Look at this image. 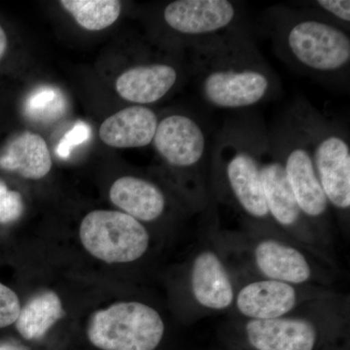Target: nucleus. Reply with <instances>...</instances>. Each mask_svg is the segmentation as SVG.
Wrapping results in <instances>:
<instances>
[{"label": "nucleus", "instance_id": "1", "mask_svg": "<svg viewBox=\"0 0 350 350\" xmlns=\"http://www.w3.org/2000/svg\"><path fill=\"white\" fill-rule=\"evenodd\" d=\"M188 52V75L208 107L243 112L280 94V79L258 49L251 27L219 34Z\"/></svg>", "mask_w": 350, "mask_h": 350}, {"label": "nucleus", "instance_id": "2", "mask_svg": "<svg viewBox=\"0 0 350 350\" xmlns=\"http://www.w3.org/2000/svg\"><path fill=\"white\" fill-rule=\"evenodd\" d=\"M269 128L258 112L226 120L213 142L211 185L214 202L238 211L250 229L282 234L269 217L262 187V153Z\"/></svg>", "mask_w": 350, "mask_h": 350}, {"label": "nucleus", "instance_id": "3", "mask_svg": "<svg viewBox=\"0 0 350 350\" xmlns=\"http://www.w3.org/2000/svg\"><path fill=\"white\" fill-rule=\"evenodd\" d=\"M262 27L276 56L290 68L331 86L349 84V31L290 4L269 7Z\"/></svg>", "mask_w": 350, "mask_h": 350}, {"label": "nucleus", "instance_id": "4", "mask_svg": "<svg viewBox=\"0 0 350 350\" xmlns=\"http://www.w3.org/2000/svg\"><path fill=\"white\" fill-rule=\"evenodd\" d=\"M157 153L176 172L189 206L204 213L213 204L211 185L213 142L202 120L191 113H170L159 120L153 139Z\"/></svg>", "mask_w": 350, "mask_h": 350}, {"label": "nucleus", "instance_id": "5", "mask_svg": "<svg viewBox=\"0 0 350 350\" xmlns=\"http://www.w3.org/2000/svg\"><path fill=\"white\" fill-rule=\"evenodd\" d=\"M269 140L301 213L327 247L333 213L317 177L310 140L290 108L269 129Z\"/></svg>", "mask_w": 350, "mask_h": 350}, {"label": "nucleus", "instance_id": "6", "mask_svg": "<svg viewBox=\"0 0 350 350\" xmlns=\"http://www.w3.org/2000/svg\"><path fill=\"white\" fill-rule=\"evenodd\" d=\"M312 146L313 163L332 213L347 226L350 215V142L344 124L313 107L306 98L289 107Z\"/></svg>", "mask_w": 350, "mask_h": 350}, {"label": "nucleus", "instance_id": "7", "mask_svg": "<svg viewBox=\"0 0 350 350\" xmlns=\"http://www.w3.org/2000/svg\"><path fill=\"white\" fill-rule=\"evenodd\" d=\"M243 237L247 239L243 243V256L257 278L300 286L319 287L328 282L323 269L315 262V257L323 259L282 234L248 229Z\"/></svg>", "mask_w": 350, "mask_h": 350}, {"label": "nucleus", "instance_id": "8", "mask_svg": "<svg viewBox=\"0 0 350 350\" xmlns=\"http://www.w3.org/2000/svg\"><path fill=\"white\" fill-rule=\"evenodd\" d=\"M165 331L155 308L139 301H120L94 312L87 334L101 350H155Z\"/></svg>", "mask_w": 350, "mask_h": 350}, {"label": "nucleus", "instance_id": "9", "mask_svg": "<svg viewBox=\"0 0 350 350\" xmlns=\"http://www.w3.org/2000/svg\"><path fill=\"white\" fill-rule=\"evenodd\" d=\"M162 19L187 49L226 31L250 27L245 5L232 0H175L163 8Z\"/></svg>", "mask_w": 350, "mask_h": 350}, {"label": "nucleus", "instance_id": "10", "mask_svg": "<svg viewBox=\"0 0 350 350\" xmlns=\"http://www.w3.org/2000/svg\"><path fill=\"white\" fill-rule=\"evenodd\" d=\"M79 234L88 252L108 264L137 261L150 244L145 226L120 211H94L87 214Z\"/></svg>", "mask_w": 350, "mask_h": 350}, {"label": "nucleus", "instance_id": "11", "mask_svg": "<svg viewBox=\"0 0 350 350\" xmlns=\"http://www.w3.org/2000/svg\"><path fill=\"white\" fill-rule=\"evenodd\" d=\"M262 179L269 217L276 229L290 241L331 262L325 246L301 213L269 140L262 153Z\"/></svg>", "mask_w": 350, "mask_h": 350}, {"label": "nucleus", "instance_id": "12", "mask_svg": "<svg viewBox=\"0 0 350 350\" xmlns=\"http://www.w3.org/2000/svg\"><path fill=\"white\" fill-rule=\"evenodd\" d=\"M315 301L308 310L304 306L280 319H243L239 326L241 340L253 350H317L331 315L321 308L312 312Z\"/></svg>", "mask_w": 350, "mask_h": 350}, {"label": "nucleus", "instance_id": "13", "mask_svg": "<svg viewBox=\"0 0 350 350\" xmlns=\"http://www.w3.org/2000/svg\"><path fill=\"white\" fill-rule=\"evenodd\" d=\"M331 292L317 286L253 278L236 290L232 308L245 320H269L291 314L312 301L332 298Z\"/></svg>", "mask_w": 350, "mask_h": 350}, {"label": "nucleus", "instance_id": "14", "mask_svg": "<svg viewBox=\"0 0 350 350\" xmlns=\"http://www.w3.org/2000/svg\"><path fill=\"white\" fill-rule=\"evenodd\" d=\"M188 280L191 296L200 310L224 312L232 308L237 287L222 254L214 246L197 250Z\"/></svg>", "mask_w": 350, "mask_h": 350}, {"label": "nucleus", "instance_id": "15", "mask_svg": "<svg viewBox=\"0 0 350 350\" xmlns=\"http://www.w3.org/2000/svg\"><path fill=\"white\" fill-rule=\"evenodd\" d=\"M184 66L172 62L135 64L119 76L116 91L123 100L145 107L158 103L183 81Z\"/></svg>", "mask_w": 350, "mask_h": 350}, {"label": "nucleus", "instance_id": "16", "mask_svg": "<svg viewBox=\"0 0 350 350\" xmlns=\"http://www.w3.org/2000/svg\"><path fill=\"white\" fill-rule=\"evenodd\" d=\"M158 116L151 108L133 105L115 113L101 124L100 139L114 148H140L153 142Z\"/></svg>", "mask_w": 350, "mask_h": 350}, {"label": "nucleus", "instance_id": "17", "mask_svg": "<svg viewBox=\"0 0 350 350\" xmlns=\"http://www.w3.org/2000/svg\"><path fill=\"white\" fill-rule=\"evenodd\" d=\"M110 200L139 222L158 220L167 209V200L162 189L142 177L126 175L113 183Z\"/></svg>", "mask_w": 350, "mask_h": 350}, {"label": "nucleus", "instance_id": "18", "mask_svg": "<svg viewBox=\"0 0 350 350\" xmlns=\"http://www.w3.org/2000/svg\"><path fill=\"white\" fill-rule=\"evenodd\" d=\"M0 167L21 176L38 180L49 174L52 158L44 138L24 131L10 140L0 156Z\"/></svg>", "mask_w": 350, "mask_h": 350}, {"label": "nucleus", "instance_id": "19", "mask_svg": "<svg viewBox=\"0 0 350 350\" xmlns=\"http://www.w3.org/2000/svg\"><path fill=\"white\" fill-rule=\"evenodd\" d=\"M64 317L59 297L53 291L39 292L21 308L16 329L25 340H40Z\"/></svg>", "mask_w": 350, "mask_h": 350}, {"label": "nucleus", "instance_id": "20", "mask_svg": "<svg viewBox=\"0 0 350 350\" xmlns=\"http://www.w3.org/2000/svg\"><path fill=\"white\" fill-rule=\"evenodd\" d=\"M62 6L88 31H101L114 24L121 14L117 0H62Z\"/></svg>", "mask_w": 350, "mask_h": 350}, {"label": "nucleus", "instance_id": "21", "mask_svg": "<svg viewBox=\"0 0 350 350\" xmlns=\"http://www.w3.org/2000/svg\"><path fill=\"white\" fill-rule=\"evenodd\" d=\"M66 111V100L56 88L46 86L36 89L25 103V113L36 122L56 121Z\"/></svg>", "mask_w": 350, "mask_h": 350}, {"label": "nucleus", "instance_id": "22", "mask_svg": "<svg viewBox=\"0 0 350 350\" xmlns=\"http://www.w3.org/2000/svg\"><path fill=\"white\" fill-rule=\"evenodd\" d=\"M290 5L350 31L349 0H310L292 2Z\"/></svg>", "mask_w": 350, "mask_h": 350}, {"label": "nucleus", "instance_id": "23", "mask_svg": "<svg viewBox=\"0 0 350 350\" xmlns=\"http://www.w3.org/2000/svg\"><path fill=\"white\" fill-rule=\"evenodd\" d=\"M24 209L20 193L9 190L6 184L0 181V224H11L19 220Z\"/></svg>", "mask_w": 350, "mask_h": 350}, {"label": "nucleus", "instance_id": "24", "mask_svg": "<svg viewBox=\"0 0 350 350\" xmlns=\"http://www.w3.org/2000/svg\"><path fill=\"white\" fill-rule=\"evenodd\" d=\"M91 137V128L85 122H77L71 130L59 140L56 148L57 155L62 159H68L71 152L78 145L85 144Z\"/></svg>", "mask_w": 350, "mask_h": 350}, {"label": "nucleus", "instance_id": "25", "mask_svg": "<svg viewBox=\"0 0 350 350\" xmlns=\"http://www.w3.org/2000/svg\"><path fill=\"white\" fill-rule=\"evenodd\" d=\"M20 310L21 304L17 294L0 283V328L15 323Z\"/></svg>", "mask_w": 350, "mask_h": 350}, {"label": "nucleus", "instance_id": "26", "mask_svg": "<svg viewBox=\"0 0 350 350\" xmlns=\"http://www.w3.org/2000/svg\"><path fill=\"white\" fill-rule=\"evenodd\" d=\"M7 49V36L5 34V31L2 29L1 25H0V59H2V57L5 54Z\"/></svg>", "mask_w": 350, "mask_h": 350}, {"label": "nucleus", "instance_id": "27", "mask_svg": "<svg viewBox=\"0 0 350 350\" xmlns=\"http://www.w3.org/2000/svg\"><path fill=\"white\" fill-rule=\"evenodd\" d=\"M0 350H20L10 345H0Z\"/></svg>", "mask_w": 350, "mask_h": 350}]
</instances>
